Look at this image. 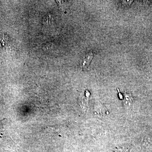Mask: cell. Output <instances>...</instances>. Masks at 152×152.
I'll return each instance as SVG.
<instances>
[{
	"instance_id": "obj_2",
	"label": "cell",
	"mask_w": 152,
	"mask_h": 152,
	"mask_svg": "<svg viewBox=\"0 0 152 152\" xmlns=\"http://www.w3.org/2000/svg\"><path fill=\"white\" fill-rule=\"evenodd\" d=\"M125 99L127 102V105L129 106L130 104H131L133 102V98L131 94L129 93H125Z\"/></svg>"
},
{
	"instance_id": "obj_1",
	"label": "cell",
	"mask_w": 152,
	"mask_h": 152,
	"mask_svg": "<svg viewBox=\"0 0 152 152\" xmlns=\"http://www.w3.org/2000/svg\"><path fill=\"white\" fill-rule=\"evenodd\" d=\"M94 55L92 52L88 53L84 57L83 62V66L84 67H87L89 66L90 62L93 59Z\"/></svg>"
}]
</instances>
